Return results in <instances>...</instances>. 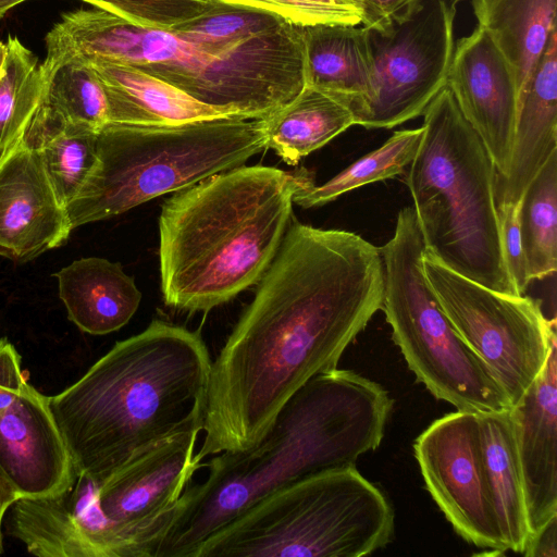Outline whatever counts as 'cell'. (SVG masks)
<instances>
[{
	"instance_id": "obj_35",
	"label": "cell",
	"mask_w": 557,
	"mask_h": 557,
	"mask_svg": "<svg viewBox=\"0 0 557 557\" xmlns=\"http://www.w3.org/2000/svg\"><path fill=\"white\" fill-rule=\"evenodd\" d=\"M26 384L20 355L10 342L0 339V410L11 405Z\"/></svg>"
},
{
	"instance_id": "obj_24",
	"label": "cell",
	"mask_w": 557,
	"mask_h": 557,
	"mask_svg": "<svg viewBox=\"0 0 557 557\" xmlns=\"http://www.w3.org/2000/svg\"><path fill=\"white\" fill-rule=\"evenodd\" d=\"M478 25L507 61L517 102L527 89L553 33L557 0H471Z\"/></svg>"
},
{
	"instance_id": "obj_32",
	"label": "cell",
	"mask_w": 557,
	"mask_h": 557,
	"mask_svg": "<svg viewBox=\"0 0 557 557\" xmlns=\"http://www.w3.org/2000/svg\"><path fill=\"white\" fill-rule=\"evenodd\" d=\"M270 11L295 25L363 24L377 28V22L363 0H220Z\"/></svg>"
},
{
	"instance_id": "obj_22",
	"label": "cell",
	"mask_w": 557,
	"mask_h": 557,
	"mask_svg": "<svg viewBox=\"0 0 557 557\" xmlns=\"http://www.w3.org/2000/svg\"><path fill=\"white\" fill-rule=\"evenodd\" d=\"M91 65L104 89L110 123L159 126L239 116L199 102L138 69L107 62Z\"/></svg>"
},
{
	"instance_id": "obj_7",
	"label": "cell",
	"mask_w": 557,
	"mask_h": 557,
	"mask_svg": "<svg viewBox=\"0 0 557 557\" xmlns=\"http://www.w3.org/2000/svg\"><path fill=\"white\" fill-rule=\"evenodd\" d=\"M267 148L262 119L227 116L176 125L106 123L97 162L66 206L72 231L242 166Z\"/></svg>"
},
{
	"instance_id": "obj_16",
	"label": "cell",
	"mask_w": 557,
	"mask_h": 557,
	"mask_svg": "<svg viewBox=\"0 0 557 557\" xmlns=\"http://www.w3.org/2000/svg\"><path fill=\"white\" fill-rule=\"evenodd\" d=\"M71 232L38 151L21 137L0 157V256L32 260L62 246Z\"/></svg>"
},
{
	"instance_id": "obj_27",
	"label": "cell",
	"mask_w": 557,
	"mask_h": 557,
	"mask_svg": "<svg viewBox=\"0 0 557 557\" xmlns=\"http://www.w3.org/2000/svg\"><path fill=\"white\" fill-rule=\"evenodd\" d=\"M44 88L38 58L17 37L0 41V157L23 136Z\"/></svg>"
},
{
	"instance_id": "obj_34",
	"label": "cell",
	"mask_w": 557,
	"mask_h": 557,
	"mask_svg": "<svg viewBox=\"0 0 557 557\" xmlns=\"http://www.w3.org/2000/svg\"><path fill=\"white\" fill-rule=\"evenodd\" d=\"M500 242L505 264L518 296L525 295L532 282L520 233L519 212L517 203L498 205Z\"/></svg>"
},
{
	"instance_id": "obj_3",
	"label": "cell",
	"mask_w": 557,
	"mask_h": 557,
	"mask_svg": "<svg viewBox=\"0 0 557 557\" xmlns=\"http://www.w3.org/2000/svg\"><path fill=\"white\" fill-rule=\"evenodd\" d=\"M212 360L198 332L152 321L48 397L74 469L101 481L154 444L205 422Z\"/></svg>"
},
{
	"instance_id": "obj_1",
	"label": "cell",
	"mask_w": 557,
	"mask_h": 557,
	"mask_svg": "<svg viewBox=\"0 0 557 557\" xmlns=\"http://www.w3.org/2000/svg\"><path fill=\"white\" fill-rule=\"evenodd\" d=\"M259 283L212 361L201 465L256 445L304 384L336 368L382 308L383 261L356 233L296 222Z\"/></svg>"
},
{
	"instance_id": "obj_26",
	"label": "cell",
	"mask_w": 557,
	"mask_h": 557,
	"mask_svg": "<svg viewBox=\"0 0 557 557\" xmlns=\"http://www.w3.org/2000/svg\"><path fill=\"white\" fill-rule=\"evenodd\" d=\"M509 410L478 413L476 417L500 533L508 550L522 554L530 537V529Z\"/></svg>"
},
{
	"instance_id": "obj_29",
	"label": "cell",
	"mask_w": 557,
	"mask_h": 557,
	"mask_svg": "<svg viewBox=\"0 0 557 557\" xmlns=\"http://www.w3.org/2000/svg\"><path fill=\"white\" fill-rule=\"evenodd\" d=\"M519 224L531 281L557 269V151L553 152L527 187Z\"/></svg>"
},
{
	"instance_id": "obj_33",
	"label": "cell",
	"mask_w": 557,
	"mask_h": 557,
	"mask_svg": "<svg viewBox=\"0 0 557 557\" xmlns=\"http://www.w3.org/2000/svg\"><path fill=\"white\" fill-rule=\"evenodd\" d=\"M147 28L171 29L211 10L219 0H81Z\"/></svg>"
},
{
	"instance_id": "obj_18",
	"label": "cell",
	"mask_w": 557,
	"mask_h": 557,
	"mask_svg": "<svg viewBox=\"0 0 557 557\" xmlns=\"http://www.w3.org/2000/svg\"><path fill=\"white\" fill-rule=\"evenodd\" d=\"M557 344L510 410L530 536L557 516Z\"/></svg>"
},
{
	"instance_id": "obj_20",
	"label": "cell",
	"mask_w": 557,
	"mask_h": 557,
	"mask_svg": "<svg viewBox=\"0 0 557 557\" xmlns=\"http://www.w3.org/2000/svg\"><path fill=\"white\" fill-rule=\"evenodd\" d=\"M45 41L44 95L22 136L29 146L67 124L100 131L108 123L104 89L91 63L48 37Z\"/></svg>"
},
{
	"instance_id": "obj_25",
	"label": "cell",
	"mask_w": 557,
	"mask_h": 557,
	"mask_svg": "<svg viewBox=\"0 0 557 557\" xmlns=\"http://www.w3.org/2000/svg\"><path fill=\"white\" fill-rule=\"evenodd\" d=\"M267 148L284 162L300 159L323 147L351 125L350 107L327 92L305 85L290 101L262 117Z\"/></svg>"
},
{
	"instance_id": "obj_8",
	"label": "cell",
	"mask_w": 557,
	"mask_h": 557,
	"mask_svg": "<svg viewBox=\"0 0 557 557\" xmlns=\"http://www.w3.org/2000/svg\"><path fill=\"white\" fill-rule=\"evenodd\" d=\"M394 510L355 466L282 487L205 540L193 557H361L384 547Z\"/></svg>"
},
{
	"instance_id": "obj_17",
	"label": "cell",
	"mask_w": 557,
	"mask_h": 557,
	"mask_svg": "<svg viewBox=\"0 0 557 557\" xmlns=\"http://www.w3.org/2000/svg\"><path fill=\"white\" fill-rule=\"evenodd\" d=\"M0 472L20 497L57 493L75 474L48 397L28 383L0 410Z\"/></svg>"
},
{
	"instance_id": "obj_11",
	"label": "cell",
	"mask_w": 557,
	"mask_h": 557,
	"mask_svg": "<svg viewBox=\"0 0 557 557\" xmlns=\"http://www.w3.org/2000/svg\"><path fill=\"white\" fill-rule=\"evenodd\" d=\"M455 4L412 0L382 28H368L373 60L369 90L352 104L356 124L389 129L422 115L446 85Z\"/></svg>"
},
{
	"instance_id": "obj_2",
	"label": "cell",
	"mask_w": 557,
	"mask_h": 557,
	"mask_svg": "<svg viewBox=\"0 0 557 557\" xmlns=\"http://www.w3.org/2000/svg\"><path fill=\"white\" fill-rule=\"evenodd\" d=\"M392 408L380 384L351 370L335 368L313 376L256 445L202 462L208 476L182 494L156 557H193L205 540L267 495L355 466L381 444Z\"/></svg>"
},
{
	"instance_id": "obj_15",
	"label": "cell",
	"mask_w": 557,
	"mask_h": 557,
	"mask_svg": "<svg viewBox=\"0 0 557 557\" xmlns=\"http://www.w3.org/2000/svg\"><path fill=\"white\" fill-rule=\"evenodd\" d=\"M446 86L488 150L496 180L503 178L510 164L517 88L507 61L479 25L457 42Z\"/></svg>"
},
{
	"instance_id": "obj_38",
	"label": "cell",
	"mask_w": 557,
	"mask_h": 557,
	"mask_svg": "<svg viewBox=\"0 0 557 557\" xmlns=\"http://www.w3.org/2000/svg\"><path fill=\"white\" fill-rule=\"evenodd\" d=\"M18 498L20 495L0 472V553L2 552L3 548L1 531L3 516L5 511L9 509V507H11Z\"/></svg>"
},
{
	"instance_id": "obj_13",
	"label": "cell",
	"mask_w": 557,
	"mask_h": 557,
	"mask_svg": "<svg viewBox=\"0 0 557 557\" xmlns=\"http://www.w3.org/2000/svg\"><path fill=\"white\" fill-rule=\"evenodd\" d=\"M425 486L455 531L491 554L508 550L500 533L483 460L478 417L443 416L414 441Z\"/></svg>"
},
{
	"instance_id": "obj_4",
	"label": "cell",
	"mask_w": 557,
	"mask_h": 557,
	"mask_svg": "<svg viewBox=\"0 0 557 557\" xmlns=\"http://www.w3.org/2000/svg\"><path fill=\"white\" fill-rule=\"evenodd\" d=\"M301 169L238 166L176 191L159 218L161 289L166 306L209 311L258 283L292 216Z\"/></svg>"
},
{
	"instance_id": "obj_23",
	"label": "cell",
	"mask_w": 557,
	"mask_h": 557,
	"mask_svg": "<svg viewBox=\"0 0 557 557\" xmlns=\"http://www.w3.org/2000/svg\"><path fill=\"white\" fill-rule=\"evenodd\" d=\"M299 27L305 85L335 96L349 107L363 99L373 72L368 28L345 24Z\"/></svg>"
},
{
	"instance_id": "obj_5",
	"label": "cell",
	"mask_w": 557,
	"mask_h": 557,
	"mask_svg": "<svg viewBox=\"0 0 557 557\" xmlns=\"http://www.w3.org/2000/svg\"><path fill=\"white\" fill-rule=\"evenodd\" d=\"M57 26L61 41L90 63L138 69L199 102L247 119L267 116L306 84L300 27L289 22L222 54L98 8L63 13Z\"/></svg>"
},
{
	"instance_id": "obj_39",
	"label": "cell",
	"mask_w": 557,
	"mask_h": 557,
	"mask_svg": "<svg viewBox=\"0 0 557 557\" xmlns=\"http://www.w3.org/2000/svg\"><path fill=\"white\" fill-rule=\"evenodd\" d=\"M24 1L26 0H0V18H2L13 7Z\"/></svg>"
},
{
	"instance_id": "obj_30",
	"label": "cell",
	"mask_w": 557,
	"mask_h": 557,
	"mask_svg": "<svg viewBox=\"0 0 557 557\" xmlns=\"http://www.w3.org/2000/svg\"><path fill=\"white\" fill-rule=\"evenodd\" d=\"M98 133L88 125L67 124L41 137L32 147L38 151L51 187L64 209L78 194L97 162Z\"/></svg>"
},
{
	"instance_id": "obj_37",
	"label": "cell",
	"mask_w": 557,
	"mask_h": 557,
	"mask_svg": "<svg viewBox=\"0 0 557 557\" xmlns=\"http://www.w3.org/2000/svg\"><path fill=\"white\" fill-rule=\"evenodd\" d=\"M382 28L391 17L400 13L412 0H363ZM376 28V29H377Z\"/></svg>"
},
{
	"instance_id": "obj_9",
	"label": "cell",
	"mask_w": 557,
	"mask_h": 557,
	"mask_svg": "<svg viewBox=\"0 0 557 557\" xmlns=\"http://www.w3.org/2000/svg\"><path fill=\"white\" fill-rule=\"evenodd\" d=\"M380 252L384 269L381 309L417 380L459 411L509 410L512 406L505 391L456 331L426 280L425 248L412 208L398 212L394 235Z\"/></svg>"
},
{
	"instance_id": "obj_28",
	"label": "cell",
	"mask_w": 557,
	"mask_h": 557,
	"mask_svg": "<svg viewBox=\"0 0 557 557\" xmlns=\"http://www.w3.org/2000/svg\"><path fill=\"white\" fill-rule=\"evenodd\" d=\"M423 127L396 131L379 148L364 154L322 185L313 178L293 196V202L302 208L323 206L343 194L363 185L385 181L405 172L416 156Z\"/></svg>"
},
{
	"instance_id": "obj_31",
	"label": "cell",
	"mask_w": 557,
	"mask_h": 557,
	"mask_svg": "<svg viewBox=\"0 0 557 557\" xmlns=\"http://www.w3.org/2000/svg\"><path fill=\"white\" fill-rule=\"evenodd\" d=\"M286 23L285 18L270 11L219 0L208 12L169 30L213 54H222Z\"/></svg>"
},
{
	"instance_id": "obj_12",
	"label": "cell",
	"mask_w": 557,
	"mask_h": 557,
	"mask_svg": "<svg viewBox=\"0 0 557 557\" xmlns=\"http://www.w3.org/2000/svg\"><path fill=\"white\" fill-rule=\"evenodd\" d=\"M198 431L168 437L98 482L97 502L124 557H156L194 473Z\"/></svg>"
},
{
	"instance_id": "obj_36",
	"label": "cell",
	"mask_w": 557,
	"mask_h": 557,
	"mask_svg": "<svg viewBox=\"0 0 557 557\" xmlns=\"http://www.w3.org/2000/svg\"><path fill=\"white\" fill-rule=\"evenodd\" d=\"M557 516L531 534L522 553L524 556L556 557Z\"/></svg>"
},
{
	"instance_id": "obj_19",
	"label": "cell",
	"mask_w": 557,
	"mask_h": 557,
	"mask_svg": "<svg viewBox=\"0 0 557 557\" xmlns=\"http://www.w3.org/2000/svg\"><path fill=\"white\" fill-rule=\"evenodd\" d=\"M557 151V32L518 99L510 164L496 180L498 205L517 203L536 173Z\"/></svg>"
},
{
	"instance_id": "obj_14",
	"label": "cell",
	"mask_w": 557,
	"mask_h": 557,
	"mask_svg": "<svg viewBox=\"0 0 557 557\" xmlns=\"http://www.w3.org/2000/svg\"><path fill=\"white\" fill-rule=\"evenodd\" d=\"M98 482L75 470L63 490L20 497L12 506V534L36 556L124 557L123 546L98 502Z\"/></svg>"
},
{
	"instance_id": "obj_6",
	"label": "cell",
	"mask_w": 557,
	"mask_h": 557,
	"mask_svg": "<svg viewBox=\"0 0 557 557\" xmlns=\"http://www.w3.org/2000/svg\"><path fill=\"white\" fill-rule=\"evenodd\" d=\"M422 115V139L404 181L425 252L475 283L518 296L503 256L488 150L446 85Z\"/></svg>"
},
{
	"instance_id": "obj_40",
	"label": "cell",
	"mask_w": 557,
	"mask_h": 557,
	"mask_svg": "<svg viewBox=\"0 0 557 557\" xmlns=\"http://www.w3.org/2000/svg\"><path fill=\"white\" fill-rule=\"evenodd\" d=\"M448 1L456 5L457 3L465 1V0H448Z\"/></svg>"
},
{
	"instance_id": "obj_10",
	"label": "cell",
	"mask_w": 557,
	"mask_h": 557,
	"mask_svg": "<svg viewBox=\"0 0 557 557\" xmlns=\"http://www.w3.org/2000/svg\"><path fill=\"white\" fill-rule=\"evenodd\" d=\"M423 270L441 307L468 346L517 404L543 370L556 323L541 301L475 283L424 253Z\"/></svg>"
},
{
	"instance_id": "obj_21",
	"label": "cell",
	"mask_w": 557,
	"mask_h": 557,
	"mask_svg": "<svg viewBox=\"0 0 557 557\" xmlns=\"http://www.w3.org/2000/svg\"><path fill=\"white\" fill-rule=\"evenodd\" d=\"M69 319L83 332L104 335L123 327L137 311L141 293L120 263L81 258L53 273Z\"/></svg>"
}]
</instances>
